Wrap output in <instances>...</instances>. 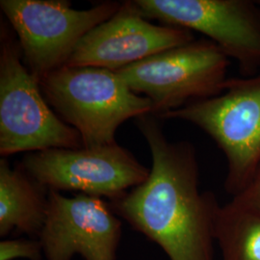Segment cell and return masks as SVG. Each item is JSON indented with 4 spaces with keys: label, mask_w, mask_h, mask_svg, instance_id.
Masks as SVG:
<instances>
[{
    "label": "cell",
    "mask_w": 260,
    "mask_h": 260,
    "mask_svg": "<svg viewBox=\"0 0 260 260\" xmlns=\"http://www.w3.org/2000/svg\"><path fill=\"white\" fill-rule=\"evenodd\" d=\"M135 122L149 145L152 164L142 184L110 202L113 211L155 243L170 260H216L221 206L213 193L200 189L194 146L171 142L152 114Z\"/></svg>",
    "instance_id": "obj_1"
},
{
    "label": "cell",
    "mask_w": 260,
    "mask_h": 260,
    "mask_svg": "<svg viewBox=\"0 0 260 260\" xmlns=\"http://www.w3.org/2000/svg\"><path fill=\"white\" fill-rule=\"evenodd\" d=\"M40 87L61 120L79 133L84 148L116 143L122 122L153 113L150 100L107 69L65 66L43 77Z\"/></svg>",
    "instance_id": "obj_2"
},
{
    "label": "cell",
    "mask_w": 260,
    "mask_h": 260,
    "mask_svg": "<svg viewBox=\"0 0 260 260\" xmlns=\"http://www.w3.org/2000/svg\"><path fill=\"white\" fill-rule=\"evenodd\" d=\"M160 120H181L204 130L228 164L225 191L243 193L260 173V75L229 78L223 93L167 112Z\"/></svg>",
    "instance_id": "obj_3"
},
{
    "label": "cell",
    "mask_w": 260,
    "mask_h": 260,
    "mask_svg": "<svg viewBox=\"0 0 260 260\" xmlns=\"http://www.w3.org/2000/svg\"><path fill=\"white\" fill-rule=\"evenodd\" d=\"M82 147L76 130L50 108L7 25L0 36V154Z\"/></svg>",
    "instance_id": "obj_4"
},
{
    "label": "cell",
    "mask_w": 260,
    "mask_h": 260,
    "mask_svg": "<svg viewBox=\"0 0 260 260\" xmlns=\"http://www.w3.org/2000/svg\"><path fill=\"white\" fill-rule=\"evenodd\" d=\"M231 61L208 39L194 40L149 56L116 73L151 101L155 117L223 93Z\"/></svg>",
    "instance_id": "obj_5"
},
{
    "label": "cell",
    "mask_w": 260,
    "mask_h": 260,
    "mask_svg": "<svg viewBox=\"0 0 260 260\" xmlns=\"http://www.w3.org/2000/svg\"><path fill=\"white\" fill-rule=\"evenodd\" d=\"M120 2L75 10L66 0H1L0 7L19 39L23 62L40 80L67 65L81 39L112 18Z\"/></svg>",
    "instance_id": "obj_6"
},
{
    "label": "cell",
    "mask_w": 260,
    "mask_h": 260,
    "mask_svg": "<svg viewBox=\"0 0 260 260\" xmlns=\"http://www.w3.org/2000/svg\"><path fill=\"white\" fill-rule=\"evenodd\" d=\"M146 19L205 35L244 77L259 75L260 5L251 0H133Z\"/></svg>",
    "instance_id": "obj_7"
},
{
    "label": "cell",
    "mask_w": 260,
    "mask_h": 260,
    "mask_svg": "<svg viewBox=\"0 0 260 260\" xmlns=\"http://www.w3.org/2000/svg\"><path fill=\"white\" fill-rule=\"evenodd\" d=\"M21 166L48 191H74L111 202L142 184L149 175V169L117 143L31 152Z\"/></svg>",
    "instance_id": "obj_8"
},
{
    "label": "cell",
    "mask_w": 260,
    "mask_h": 260,
    "mask_svg": "<svg viewBox=\"0 0 260 260\" xmlns=\"http://www.w3.org/2000/svg\"><path fill=\"white\" fill-rule=\"evenodd\" d=\"M121 219L102 198L48 191L47 219L38 236L46 260H117Z\"/></svg>",
    "instance_id": "obj_9"
},
{
    "label": "cell",
    "mask_w": 260,
    "mask_h": 260,
    "mask_svg": "<svg viewBox=\"0 0 260 260\" xmlns=\"http://www.w3.org/2000/svg\"><path fill=\"white\" fill-rule=\"evenodd\" d=\"M147 19L132 1L121 3L112 18L81 39L66 66L94 67L116 72L195 40L188 29L156 25Z\"/></svg>",
    "instance_id": "obj_10"
},
{
    "label": "cell",
    "mask_w": 260,
    "mask_h": 260,
    "mask_svg": "<svg viewBox=\"0 0 260 260\" xmlns=\"http://www.w3.org/2000/svg\"><path fill=\"white\" fill-rule=\"evenodd\" d=\"M48 190L30 177L20 165L11 168L0 160V236L12 233L38 238L47 219Z\"/></svg>",
    "instance_id": "obj_11"
},
{
    "label": "cell",
    "mask_w": 260,
    "mask_h": 260,
    "mask_svg": "<svg viewBox=\"0 0 260 260\" xmlns=\"http://www.w3.org/2000/svg\"><path fill=\"white\" fill-rule=\"evenodd\" d=\"M223 260H260V210L239 197L221 206L216 232Z\"/></svg>",
    "instance_id": "obj_12"
},
{
    "label": "cell",
    "mask_w": 260,
    "mask_h": 260,
    "mask_svg": "<svg viewBox=\"0 0 260 260\" xmlns=\"http://www.w3.org/2000/svg\"><path fill=\"white\" fill-rule=\"evenodd\" d=\"M44 251L39 239L19 238L0 242V260H43Z\"/></svg>",
    "instance_id": "obj_13"
},
{
    "label": "cell",
    "mask_w": 260,
    "mask_h": 260,
    "mask_svg": "<svg viewBox=\"0 0 260 260\" xmlns=\"http://www.w3.org/2000/svg\"><path fill=\"white\" fill-rule=\"evenodd\" d=\"M250 203L260 210V173L253 179L251 185L249 186L243 193L235 196Z\"/></svg>",
    "instance_id": "obj_14"
},
{
    "label": "cell",
    "mask_w": 260,
    "mask_h": 260,
    "mask_svg": "<svg viewBox=\"0 0 260 260\" xmlns=\"http://www.w3.org/2000/svg\"><path fill=\"white\" fill-rule=\"evenodd\" d=\"M256 2H257V3H258V4H259V5H260V0H257V1H256Z\"/></svg>",
    "instance_id": "obj_15"
}]
</instances>
